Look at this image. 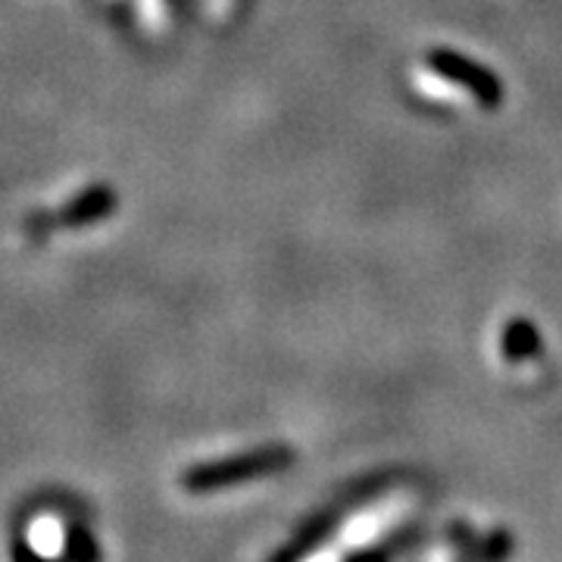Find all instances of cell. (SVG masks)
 Masks as SVG:
<instances>
[{
  "label": "cell",
  "instance_id": "cell-1",
  "mask_svg": "<svg viewBox=\"0 0 562 562\" xmlns=\"http://www.w3.org/2000/svg\"><path fill=\"white\" fill-rule=\"evenodd\" d=\"M288 465H291L288 450L266 447V450H250V453H241V457L198 465L181 479V484L191 494H210V491H222V487L250 482V479H260V475H272V472H281Z\"/></svg>",
  "mask_w": 562,
  "mask_h": 562
},
{
  "label": "cell",
  "instance_id": "cell-3",
  "mask_svg": "<svg viewBox=\"0 0 562 562\" xmlns=\"http://www.w3.org/2000/svg\"><path fill=\"white\" fill-rule=\"evenodd\" d=\"M10 557H13V562H54V560H47V557H41L38 550H32L25 541L13 543Z\"/></svg>",
  "mask_w": 562,
  "mask_h": 562
},
{
  "label": "cell",
  "instance_id": "cell-2",
  "mask_svg": "<svg viewBox=\"0 0 562 562\" xmlns=\"http://www.w3.org/2000/svg\"><path fill=\"white\" fill-rule=\"evenodd\" d=\"M66 560L69 562H101V550H98V543L94 538L79 528V525H72L69 528V538H66Z\"/></svg>",
  "mask_w": 562,
  "mask_h": 562
}]
</instances>
